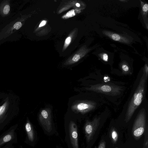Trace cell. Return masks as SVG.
I'll return each instance as SVG.
<instances>
[{"mask_svg":"<svg viewBox=\"0 0 148 148\" xmlns=\"http://www.w3.org/2000/svg\"><path fill=\"white\" fill-rule=\"evenodd\" d=\"M121 67L122 70L125 72H127L129 70V68L126 64H123L122 65Z\"/></svg>","mask_w":148,"mask_h":148,"instance_id":"d6986e66","label":"cell"},{"mask_svg":"<svg viewBox=\"0 0 148 148\" xmlns=\"http://www.w3.org/2000/svg\"><path fill=\"white\" fill-rule=\"evenodd\" d=\"M142 3H141V4L142 5V11L144 14H145L147 13L148 10V4L145 3L144 4L143 2L142 1Z\"/></svg>","mask_w":148,"mask_h":148,"instance_id":"4fadbf2b","label":"cell"},{"mask_svg":"<svg viewBox=\"0 0 148 148\" xmlns=\"http://www.w3.org/2000/svg\"><path fill=\"white\" fill-rule=\"evenodd\" d=\"M100 56L103 61L105 62H107L108 61V57L107 53H104L102 54H101Z\"/></svg>","mask_w":148,"mask_h":148,"instance_id":"5bb4252c","label":"cell"},{"mask_svg":"<svg viewBox=\"0 0 148 148\" xmlns=\"http://www.w3.org/2000/svg\"><path fill=\"white\" fill-rule=\"evenodd\" d=\"M96 107L95 103L88 101H81L73 103L71 106L73 111L84 114L94 109Z\"/></svg>","mask_w":148,"mask_h":148,"instance_id":"5b68a950","label":"cell"},{"mask_svg":"<svg viewBox=\"0 0 148 148\" xmlns=\"http://www.w3.org/2000/svg\"><path fill=\"white\" fill-rule=\"evenodd\" d=\"M76 5L77 6V7H80V5L79 3H76Z\"/></svg>","mask_w":148,"mask_h":148,"instance_id":"cb8c5ba5","label":"cell"},{"mask_svg":"<svg viewBox=\"0 0 148 148\" xmlns=\"http://www.w3.org/2000/svg\"><path fill=\"white\" fill-rule=\"evenodd\" d=\"M86 89L112 95H116L122 90L119 86L107 84H97L91 86Z\"/></svg>","mask_w":148,"mask_h":148,"instance_id":"3957f363","label":"cell"},{"mask_svg":"<svg viewBox=\"0 0 148 148\" xmlns=\"http://www.w3.org/2000/svg\"><path fill=\"white\" fill-rule=\"evenodd\" d=\"M146 124V114L144 108L140 111L134 122L132 129L133 136L139 138L144 132Z\"/></svg>","mask_w":148,"mask_h":148,"instance_id":"7a4b0ae2","label":"cell"},{"mask_svg":"<svg viewBox=\"0 0 148 148\" xmlns=\"http://www.w3.org/2000/svg\"><path fill=\"white\" fill-rule=\"evenodd\" d=\"M103 33L114 41L126 44L130 43V41L129 39L118 34L106 31H103Z\"/></svg>","mask_w":148,"mask_h":148,"instance_id":"ba28073f","label":"cell"},{"mask_svg":"<svg viewBox=\"0 0 148 148\" xmlns=\"http://www.w3.org/2000/svg\"><path fill=\"white\" fill-rule=\"evenodd\" d=\"M22 25L21 23L20 22H18L14 24V27L15 29L18 30L21 27Z\"/></svg>","mask_w":148,"mask_h":148,"instance_id":"e0dca14e","label":"cell"},{"mask_svg":"<svg viewBox=\"0 0 148 148\" xmlns=\"http://www.w3.org/2000/svg\"><path fill=\"white\" fill-rule=\"evenodd\" d=\"M66 16L69 17H71L75 15L74 10H72L66 13Z\"/></svg>","mask_w":148,"mask_h":148,"instance_id":"9a60e30c","label":"cell"},{"mask_svg":"<svg viewBox=\"0 0 148 148\" xmlns=\"http://www.w3.org/2000/svg\"><path fill=\"white\" fill-rule=\"evenodd\" d=\"M12 138L11 134H9L2 137L0 139V146L2 144L10 141Z\"/></svg>","mask_w":148,"mask_h":148,"instance_id":"8fae6325","label":"cell"},{"mask_svg":"<svg viewBox=\"0 0 148 148\" xmlns=\"http://www.w3.org/2000/svg\"><path fill=\"white\" fill-rule=\"evenodd\" d=\"M80 58V56L79 55L76 54H75L72 59V60L75 62H76Z\"/></svg>","mask_w":148,"mask_h":148,"instance_id":"ac0fdd59","label":"cell"},{"mask_svg":"<svg viewBox=\"0 0 148 148\" xmlns=\"http://www.w3.org/2000/svg\"><path fill=\"white\" fill-rule=\"evenodd\" d=\"M148 71V66L147 64H145L144 67V73L145 75L147 77Z\"/></svg>","mask_w":148,"mask_h":148,"instance_id":"ffe728a7","label":"cell"},{"mask_svg":"<svg viewBox=\"0 0 148 148\" xmlns=\"http://www.w3.org/2000/svg\"><path fill=\"white\" fill-rule=\"evenodd\" d=\"M105 142L104 141H102L100 143L98 148H105Z\"/></svg>","mask_w":148,"mask_h":148,"instance_id":"44dd1931","label":"cell"},{"mask_svg":"<svg viewBox=\"0 0 148 148\" xmlns=\"http://www.w3.org/2000/svg\"><path fill=\"white\" fill-rule=\"evenodd\" d=\"M10 10V7L9 5H7L4 7L3 10V12L4 14H8Z\"/></svg>","mask_w":148,"mask_h":148,"instance_id":"2e32d148","label":"cell"},{"mask_svg":"<svg viewBox=\"0 0 148 148\" xmlns=\"http://www.w3.org/2000/svg\"><path fill=\"white\" fill-rule=\"evenodd\" d=\"M119 1H122V2H123V1H125H125H126V0H119Z\"/></svg>","mask_w":148,"mask_h":148,"instance_id":"d4e9b609","label":"cell"},{"mask_svg":"<svg viewBox=\"0 0 148 148\" xmlns=\"http://www.w3.org/2000/svg\"><path fill=\"white\" fill-rule=\"evenodd\" d=\"M147 78L143 72L137 87L128 105L126 114L125 120L126 122L130 120L136 109L142 102L145 93Z\"/></svg>","mask_w":148,"mask_h":148,"instance_id":"6da1fadb","label":"cell"},{"mask_svg":"<svg viewBox=\"0 0 148 148\" xmlns=\"http://www.w3.org/2000/svg\"><path fill=\"white\" fill-rule=\"evenodd\" d=\"M8 105L7 101H5L2 105L0 106V117L5 113Z\"/></svg>","mask_w":148,"mask_h":148,"instance_id":"7c38bea8","label":"cell"},{"mask_svg":"<svg viewBox=\"0 0 148 148\" xmlns=\"http://www.w3.org/2000/svg\"><path fill=\"white\" fill-rule=\"evenodd\" d=\"M110 136L113 142L114 143H116L118 139V134L114 129H112L110 132Z\"/></svg>","mask_w":148,"mask_h":148,"instance_id":"30bf717a","label":"cell"},{"mask_svg":"<svg viewBox=\"0 0 148 148\" xmlns=\"http://www.w3.org/2000/svg\"><path fill=\"white\" fill-rule=\"evenodd\" d=\"M51 111L49 108L42 109L40 112L39 119L44 128L48 132H50L52 129L51 119Z\"/></svg>","mask_w":148,"mask_h":148,"instance_id":"277c9868","label":"cell"},{"mask_svg":"<svg viewBox=\"0 0 148 148\" xmlns=\"http://www.w3.org/2000/svg\"><path fill=\"white\" fill-rule=\"evenodd\" d=\"M46 21H42L41 23H40L39 25V27H41L42 26H43L46 24Z\"/></svg>","mask_w":148,"mask_h":148,"instance_id":"603a6c76","label":"cell"},{"mask_svg":"<svg viewBox=\"0 0 148 148\" xmlns=\"http://www.w3.org/2000/svg\"><path fill=\"white\" fill-rule=\"evenodd\" d=\"M71 38L70 37L67 38L66 40V43L67 44H69L71 42Z\"/></svg>","mask_w":148,"mask_h":148,"instance_id":"7402d4cb","label":"cell"},{"mask_svg":"<svg viewBox=\"0 0 148 148\" xmlns=\"http://www.w3.org/2000/svg\"><path fill=\"white\" fill-rule=\"evenodd\" d=\"M69 133L71 142L73 148H79L77 126L74 122L71 121L69 125Z\"/></svg>","mask_w":148,"mask_h":148,"instance_id":"52a82bcc","label":"cell"},{"mask_svg":"<svg viewBox=\"0 0 148 148\" xmlns=\"http://www.w3.org/2000/svg\"><path fill=\"white\" fill-rule=\"evenodd\" d=\"M25 128L29 140L32 141L34 139V133L30 123L28 121L26 124Z\"/></svg>","mask_w":148,"mask_h":148,"instance_id":"9c48e42d","label":"cell"},{"mask_svg":"<svg viewBox=\"0 0 148 148\" xmlns=\"http://www.w3.org/2000/svg\"><path fill=\"white\" fill-rule=\"evenodd\" d=\"M99 119L95 118L92 121H87L84 126V130L87 140H91L99 124Z\"/></svg>","mask_w":148,"mask_h":148,"instance_id":"8992f818","label":"cell"}]
</instances>
